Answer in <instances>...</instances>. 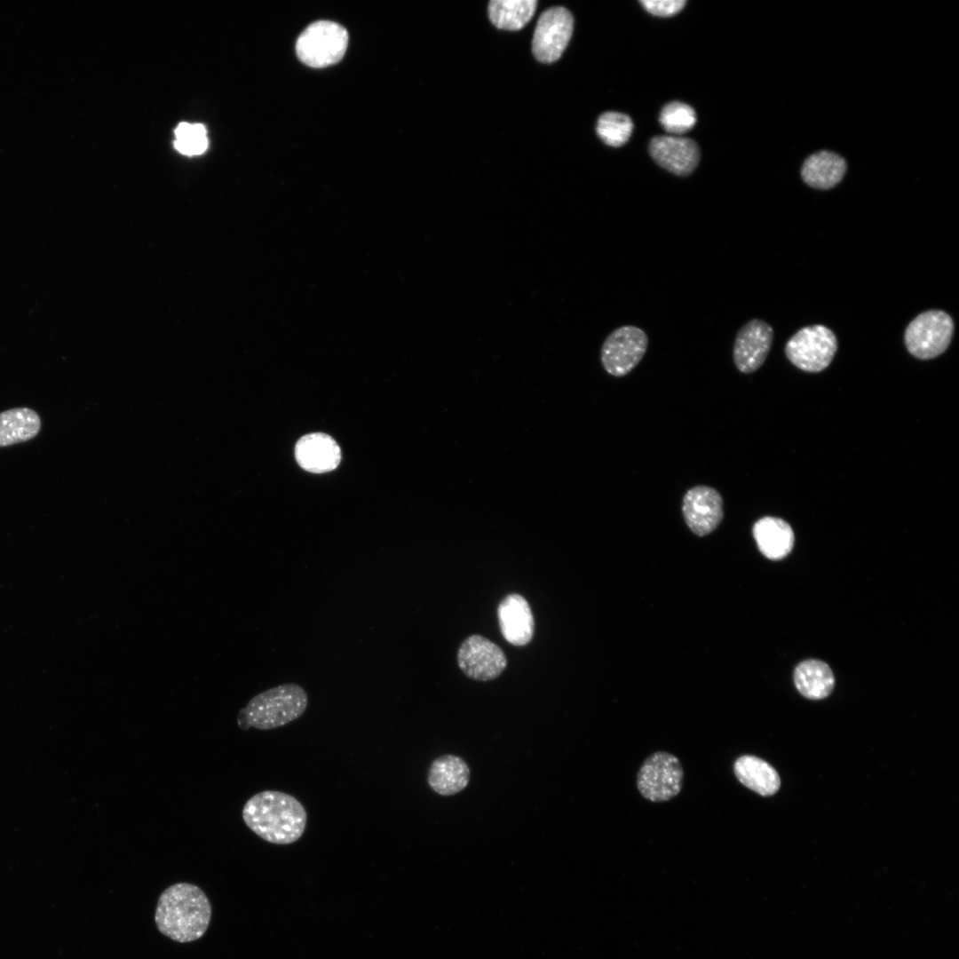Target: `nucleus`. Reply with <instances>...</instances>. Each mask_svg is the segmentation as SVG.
<instances>
[{
  "instance_id": "1",
  "label": "nucleus",
  "mask_w": 959,
  "mask_h": 959,
  "mask_svg": "<svg viewBox=\"0 0 959 959\" xmlns=\"http://www.w3.org/2000/svg\"><path fill=\"white\" fill-rule=\"evenodd\" d=\"M245 825L263 840L274 844L297 841L306 827L304 805L293 796L265 790L252 796L242 812Z\"/></svg>"
},
{
  "instance_id": "2",
  "label": "nucleus",
  "mask_w": 959,
  "mask_h": 959,
  "mask_svg": "<svg viewBox=\"0 0 959 959\" xmlns=\"http://www.w3.org/2000/svg\"><path fill=\"white\" fill-rule=\"evenodd\" d=\"M211 918V905L204 892L189 883H177L160 895L155 920L161 933L186 943L200 939Z\"/></svg>"
},
{
  "instance_id": "3",
  "label": "nucleus",
  "mask_w": 959,
  "mask_h": 959,
  "mask_svg": "<svg viewBox=\"0 0 959 959\" xmlns=\"http://www.w3.org/2000/svg\"><path fill=\"white\" fill-rule=\"evenodd\" d=\"M308 697L305 689L294 683H287L267 689L255 695L237 716L238 726L242 730L254 727L270 730L283 726L303 715L307 707Z\"/></svg>"
},
{
  "instance_id": "4",
  "label": "nucleus",
  "mask_w": 959,
  "mask_h": 959,
  "mask_svg": "<svg viewBox=\"0 0 959 959\" xmlns=\"http://www.w3.org/2000/svg\"><path fill=\"white\" fill-rule=\"evenodd\" d=\"M348 44V33L340 24L319 20L299 36L296 51L299 59L312 67H325L338 62Z\"/></svg>"
},
{
  "instance_id": "5",
  "label": "nucleus",
  "mask_w": 959,
  "mask_h": 959,
  "mask_svg": "<svg viewBox=\"0 0 959 959\" xmlns=\"http://www.w3.org/2000/svg\"><path fill=\"white\" fill-rule=\"evenodd\" d=\"M955 323L942 310L921 313L907 325L904 342L907 351L920 360L933 359L943 353L953 337Z\"/></svg>"
},
{
  "instance_id": "6",
  "label": "nucleus",
  "mask_w": 959,
  "mask_h": 959,
  "mask_svg": "<svg viewBox=\"0 0 959 959\" xmlns=\"http://www.w3.org/2000/svg\"><path fill=\"white\" fill-rule=\"evenodd\" d=\"M836 350V335L830 329L820 324L802 328L785 345V354L789 361L798 369L812 373L825 369L832 361Z\"/></svg>"
},
{
  "instance_id": "7",
  "label": "nucleus",
  "mask_w": 959,
  "mask_h": 959,
  "mask_svg": "<svg viewBox=\"0 0 959 959\" xmlns=\"http://www.w3.org/2000/svg\"><path fill=\"white\" fill-rule=\"evenodd\" d=\"M647 346L648 337L642 329L633 325L618 327L602 344V367L611 376H623L640 362Z\"/></svg>"
},
{
  "instance_id": "8",
  "label": "nucleus",
  "mask_w": 959,
  "mask_h": 959,
  "mask_svg": "<svg viewBox=\"0 0 959 959\" xmlns=\"http://www.w3.org/2000/svg\"><path fill=\"white\" fill-rule=\"evenodd\" d=\"M683 784V768L673 755L658 751L649 756L637 777L640 794L652 802L668 801L676 797Z\"/></svg>"
},
{
  "instance_id": "9",
  "label": "nucleus",
  "mask_w": 959,
  "mask_h": 959,
  "mask_svg": "<svg viewBox=\"0 0 959 959\" xmlns=\"http://www.w3.org/2000/svg\"><path fill=\"white\" fill-rule=\"evenodd\" d=\"M574 19L564 7H552L538 19L532 40V52L541 62L559 59L571 38Z\"/></svg>"
},
{
  "instance_id": "10",
  "label": "nucleus",
  "mask_w": 959,
  "mask_h": 959,
  "mask_svg": "<svg viewBox=\"0 0 959 959\" xmlns=\"http://www.w3.org/2000/svg\"><path fill=\"white\" fill-rule=\"evenodd\" d=\"M457 662L466 676L481 681L497 678L507 665L503 650L480 635H472L462 643Z\"/></svg>"
},
{
  "instance_id": "11",
  "label": "nucleus",
  "mask_w": 959,
  "mask_h": 959,
  "mask_svg": "<svg viewBox=\"0 0 959 959\" xmlns=\"http://www.w3.org/2000/svg\"><path fill=\"white\" fill-rule=\"evenodd\" d=\"M773 341V329L760 319H752L737 332L733 360L736 369L745 374L757 370L766 360Z\"/></svg>"
},
{
  "instance_id": "12",
  "label": "nucleus",
  "mask_w": 959,
  "mask_h": 959,
  "mask_svg": "<svg viewBox=\"0 0 959 959\" xmlns=\"http://www.w3.org/2000/svg\"><path fill=\"white\" fill-rule=\"evenodd\" d=\"M682 513L688 527L697 535L713 532L724 517L720 493L709 486H695L686 491L682 501Z\"/></svg>"
},
{
  "instance_id": "13",
  "label": "nucleus",
  "mask_w": 959,
  "mask_h": 959,
  "mask_svg": "<svg viewBox=\"0 0 959 959\" xmlns=\"http://www.w3.org/2000/svg\"><path fill=\"white\" fill-rule=\"evenodd\" d=\"M649 153L662 168L682 177L691 174L700 160L699 147L693 139L672 135L653 138Z\"/></svg>"
},
{
  "instance_id": "14",
  "label": "nucleus",
  "mask_w": 959,
  "mask_h": 959,
  "mask_svg": "<svg viewBox=\"0 0 959 959\" xmlns=\"http://www.w3.org/2000/svg\"><path fill=\"white\" fill-rule=\"evenodd\" d=\"M297 464L313 473H324L336 469L341 460L337 443L330 436L315 432L300 438L295 447Z\"/></svg>"
},
{
  "instance_id": "15",
  "label": "nucleus",
  "mask_w": 959,
  "mask_h": 959,
  "mask_svg": "<svg viewBox=\"0 0 959 959\" xmlns=\"http://www.w3.org/2000/svg\"><path fill=\"white\" fill-rule=\"evenodd\" d=\"M498 621L503 638L518 646L527 645L534 634V617L527 601L510 594L499 604Z\"/></svg>"
},
{
  "instance_id": "16",
  "label": "nucleus",
  "mask_w": 959,
  "mask_h": 959,
  "mask_svg": "<svg viewBox=\"0 0 959 959\" xmlns=\"http://www.w3.org/2000/svg\"><path fill=\"white\" fill-rule=\"evenodd\" d=\"M469 781V765L462 757L453 754L435 758L427 773L430 788L443 797L454 796L463 791Z\"/></svg>"
},
{
  "instance_id": "17",
  "label": "nucleus",
  "mask_w": 959,
  "mask_h": 959,
  "mask_svg": "<svg viewBox=\"0 0 959 959\" xmlns=\"http://www.w3.org/2000/svg\"><path fill=\"white\" fill-rule=\"evenodd\" d=\"M753 535L759 551L766 558L778 560L786 557L794 546V533L783 519L764 517L753 527Z\"/></svg>"
},
{
  "instance_id": "18",
  "label": "nucleus",
  "mask_w": 959,
  "mask_h": 959,
  "mask_svg": "<svg viewBox=\"0 0 959 959\" xmlns=\"http://www.w3.org/2000/svg\"><path fill=\"white\" fill-rule=\"evenodd\" d=\"M846 171L844 159L837 154L822 150L811 155L803 163L801 176L811 187L828 190L836 186Z\"/></svg>"
},
{
  "instance_id": "19",
  "label": "nucleus",
  "mask_w": 959,
  "mask_h": 959,
  "mask_svg": "<svg viewBox=\"0 0 959 959\" xmlns=\"http://www.w3.org/2000/svg\"><path fill=\"white\" fill-rule=\"evenodd\" d=\"M733 773L742 785L763 797L775 794L781 786L774 767L755 756L738 757L733 764Z\"/></svg>"
},
{
  "instance_id": "20",
  "label": "nucleus",
  "mask_w": 959,
  "mask_h": 959,
  "mask_svg": "<svg viewBox=\"0 0 959 959\" xmlns=\"http://www.w3.org/2000/svg\"><path fill=\"white\" fill-rule=\"evenodd\" d=\"M40 416L34 409L19 407L0 412V448L28 441L41 431Z\"/></svg>"
},
{
  "instance_id": "21",
  "label": "nucleus",
  "mask_w": 959,
  "mask_h": 959,
  "mask_svg": "<svg viewBox=\"0 0 959 959\" xmlns=\"http://www.w3.org/2000/svg\"><path fill=\"white\" fill-rule=\"evenodd\" d=\"M795 685L799 693L811 700H820L833 691L835 677L829 666L820 660L800 662L794 672Z\"/></svg>"
},
{
  "instance_id": "22",
  "label": "nucleus",
  "mask_w": 959,
  "mask_h": 959,
  "mask_svg": "<svg viewBox=\"0 0 959 959\" xmlns=\"http://www.w3.org/2000/svg\"><path fill=\"white\" fill-rule=\"evenodd\" d=\"M536 5V0H492L488 4V16L498 28L519 30L531 20Z\"/></svg>"
},
{
  "instance_id": "23",
  "label": "nucleus",
  "mask_w": 959,
  "mask_h": 959,
  "mask_svg": "<svg viewBox=\"0 0 959 959\" xmlns=\"http://www.w3.org/2000/svg\"><path fill=\"white\" fill-rule=\"evenodd\" d=\"M633 130L631 119L624 114L617 112L603 113L598 120L597 133L598 137L608 146L621 147L625 144Z\"/></svg>"
},
{
  "instance_id": "24",
  "label": "nucleus",
  "mask_w": 959,
  "mask_h": 959,
  "mask_svg": "<svg viewBox=\"0 0 959 959\" xmlns=\"http://www.w3.org/2000/svg\"><path fill=\"white\" fill-rule=\"evenodd\" d=\"M660 124L672 136L690 131L696 123V114L692 107L673 101L663 107L659 117Z\"/></svg>"
},
{
  "instance_id": "25",
  "label": "nucleus",
  "mask_w": 959,
  "mask_h": 959,
  "mask_svg": "<svg viewBox=\"0 0 959 959\" xmlns=\"http://www.w3.org/2000/svg\"><path fill=\"white\" fill-rule=\"evenodd\" d=\"M175 148L186 155L202 154L208 147L206 129L199 123H181L175 130Z\"/></svg>"
},
{
  "instance_id": "26",
  "label": "nucleus",
  "mask_w": 959,
  "mask_h": 959,
  "mask_svg": "<svg viewBox=\"0 0 959 959\" xmlns=\"http://www.w3.org/2000/svg\"><path fill=\"white\" fill-rule=\"evenodd\" d=\"M685 0H642L640 4L650 13L661 17H670L679 12L686 4Z\"/></svg>"
}]
</instances>
